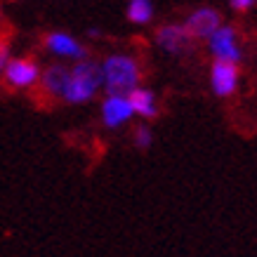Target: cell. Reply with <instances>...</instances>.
<instances>
[{"mask_svg":"<svg viewBox=\"0 0 257 257\" xmlns=\"http://www.w3.org/2000/svg\"><path fill=\"white\" fill-rule=\"evenodd\" d=\"M101 69V90L106 94H127L142 83V64L137 57L125 55V52H113L106 55L99 62Z\"/></svg>","mask_w":257,"mask_h":257,"instance_id":"1","label":"cell"},{"mask_svg":"<svg viewBox=\"0 0 257 257\" xmlns=\"http://www.w3.org/2000/svg\"><path fill=\"white\" fill-rule=\"evenodd\" d=\"M101 90V69L92 57L73 62L69 71V83L64 90V104H87Z\"/></svg>","mask_w":257,"mask_h":257,"instance_id":"2","label":"cell"},{"mask_svg":"<svg viewBox=\"0 0 257 257\" xmlns=\"http://www.w3.org/2000/svg\"><path fill=\"white\" fill-rule=\"evenodd\" d=\"M0 78L8 90H31L38 85L40 66L33 57H10Z\"/></svg>","mask_w":257,"mask_h":257,"instance_id":"3","label":"cell"},{"mask_svg":"<svg viewBox=\"0 0 257 257\" xmlns=\"http://www.w3.org/2000/svg\"><path fill=\"white\" fill-rule=\"evenodd\" d=\"M40 45L47 55L57 57V59H71V62H80L90 57V50L83 40L71 36L69 31H47L40 38Z\"/></svg>","mask_w":257,"mask_h":257,"instance_id":"4","label":"cell"},{"mask_svg":"<svg viewBox=\"0 0 257 257\" xmlns=\"http://www.w3.org/2000/svg\"><path fill=\"white\" fill-rule=\"evenodd\" d=\"M205 43H208V50H210L212 59L241 64V59H243L241 33H238V29H236L234 24H222Z\"/></svg>","mask_w":257,"mask_h":257,"instance_id":"5","label":"cell"},{"mask_svg":"<svg viewBox=\"0 0 257 257\" xmlns=\"http://www.w3.org/2000/svg\"><path fill=\"white\" fill-rule=\"evenodd\" d=\"M154 43L168 55L184 57L194 50L196 38L187 31L184 24H163V26H158L154 31Z\"/></svg>","mask_w":257,"mask_h":257,"instance_id":"6","label":"cell"},{"mask_svg":"<svg viewBox=\"0 0 257 257\" xmlns=\"http://www.w3.org/2000/svg\"><path fill=\"white\" fill-rule=\"evenodd\" d=\"M222 24H224L222 12H219L217 8H210V5H201V8L191 10L187 15V19H184L187 31L191 33L196 40H208Z\"/></svg>","mask_w":257,"mask_h":257,"instance_id":"7","label":"cell"},{"mask_svg":"<svg viewBox=\"0 0 257 257\" xmlns=\"http://www.w3.org/2000/svg\"><path fill=\"white\" fill-rule=\"evenodd\" d=\"M241 83V69L234 62H222V59H212L210 64V87L217 97H231L238 90Z\"/></svg>","mask_w":257,"mask_h":257,"instance_id":"8","label":"cell"},{"mask_svg":"<svg viewBox=\"0 0 257 257\" xmlns=\"http://www.w3.org/2000/svg\"><path fill=\"white\" fill-rule=\"evenodd\" d=\"M69 71L71 66L62 62L47 64L45 69H40V78H38V90L40 97H45L50 101H57L64 97L66 83H69Z\"/></svg>","mask_w":257,"mask_h":257,"instance_id":"9","label":"cell"},{"mask_svg":"<svg viewBox=\"0 0 257 257\" xmlns=\"http://www.w3.org/2000/svg\"><path fill=\"white\" fill-rule=\"evenodd\" d=\"M133 116L135 113L127 94H106L104 97V101H101V123H104V127L118 130L125 123H130Z\"/></svg>","mask_w":257,"mask_h":257,"instance_id":"10","label":"cell"},{"mask_svg":"<svg viewBox=\"0 0 257 257\" xmlns=\"http://www.w3.org/2000/svg\"><path fill=\"white\" fill-rule=\"evenodd\" d=\"M127 99H130V106H133V113L144 118V120H154L161 113L156 94H154V90H149V87L137 85L133 92H127Z\"/></svg>","mask_w":257,"mask_h":257,"instance_id":"11","label":"cell"},{"mask_svg":"<svg viewBox=\"0 0 257 257\" xmlns=\"http://www.w3.org/2000/svg\"><path fill=\"white\" fill-rule=\"evenodd\" d=\"M125 15L133 24L137 26H144L154 19L156 15V10H154V3L151 0H127V10H125Z\"/></svg>","mask_w":257,"mask_h":257,"instance_id":"12","label":"cell"},{"mask_svg":"<svg viewBox=\"0 0 257 257\" xmlns=\"http://www.w3.org/2000/svg\"><path fill=\"white\" fill-rule=\"evenodd\" d=\"M133 144L137 149H149L154 144V133H151V127L149 125H135L133 130Z\"/></svg>","mask_w":257,"mask_h":257,"instance_id":"13","label":"cell"},{"mask_svg":"<svg viewBox=\"0 0 257 257\" xmlns=\"http://www.w3.org/2000/svg\"><path fill=\"white\" fill-rule=\"evenodd\" d=\"M229 5L236 12H248V10H252L257 5V0H229Z\"/></svg>","mask_w":257,"mask_h":257,"instance_id":"14","label":"cell"},{"mask_svg":"<svg viewBox=\"0 0 257 257\" xmlns=\"http://www.w3.org/2000/svg\"><path fill=\"white\" fill-rule=\"evenodd\" d=\"M8 59H10V45L8 43H0V76H3V71H5Z\"/></svg>","mask_w":257,"mask_h":257,"instance_id":"15","label":"cell"},{"mask_svg":"<svg viewBox=\"0 0 257 257\" xmlns=\"http://www.w3.org/2000/svg\"><path fill=\"white\" fill-rule=\"evenodd\" d=\"M3 19H5V15H3V5H0V24H3Z\"/></svg>","mask_w":257,"mask_h":257,"instance_id":"16","label":"cell"}]
</instances>
